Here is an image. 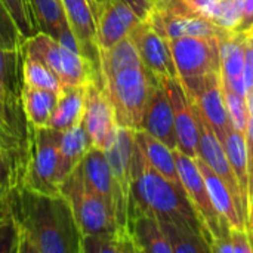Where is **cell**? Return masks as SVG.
Segmentation results:
<instances>
[{"mask_svg":"<svg viewBox=\"0 0 253 253\" xmlns=\"http://www.w3.org/2000/svg\"><path fill=\"white\" fill-rule=\"evenodd\" d=\"M82 125L89 135L92 147L102 150L119 126L113 104L107 96L101 80L87 84Z\"/></svg>","mask_w":253,"mask_h":253,"instance_id":"2e32d148","label":"cell"},{"mask_svg":"<svg viewBox=\"0 0 253 253\" xmlns=\"http://www.w3.org/2000/svg\"><path fill=\"white\" fill-rule=\"evenodd\" d=\"M0 132L1 133H6V135H10V136H15V138H19V139H24V141H27L28 139V136H24L22 133H19L18 130H15L10 125H7L1 117H0Z\"/></svg>","mask_w":253,"mask_h":253,"instance_id":"bcb514c9","label":"cell"},{"mask_svg":"<svg viewBox=\"0 0 253 253\" xmlns=\"http://www.w3.org/2000/svg\"><path fill=\"white\" fill-rule=\"evenodd\" d=\"M56 101H58V95L55 92L24 84L21 93V104L27 120V126L31 127L49 126Z\"/></svg>","mask_w":253,"mask_h":253,"instance_id":"4316f807","label":"cell"},{"mask_svg":"<svg viewBox=\"0 0 253 253\" xmlns=\"http://www.w3.org/2000/svg\"><path fill=\"white\" fill-rule=\"evenodd\" d=\"M181 83L196 110L208 120L218 139L224 144L231 125L224 101L221 71L200 77L182 79Z\"/></svg>","mask_w":253,"mask_h":253,"instance_id":"30bf717a","label":"cell"},{"mask_svg":"<svg viewBox=\"0 0 253 253\" xmlns=\"http://www.w3.org/2000/svg\"><path fill=\"white\" fill-rule=\"evenodd\" d=\"M125 1L135 10V13L141 19H145V16L148 15V12L151 10V7L157 0H125Z\"/></svg>","mask_w":253,"mask_h":253,"instance_id":"b9f144b4","label":"cell"},{"mask_svg":"<svg viewBox=\"0 0 253 253\" xmlns=\"http://www.w3.org/2000/svg\"><path fill=\"white\" fill-rule=\"evenodd\" d=\"M101 0H89V3L92 4V7H93V10H95V7L98 6V3H99Z\"/></svg>","mask_w":253,"mask_h":253,"instance_id":"c3c4849f","label":"cell"},{"mask_svg":"<svg viewBox=\"0 0 253 253\" xmlns=\"http://www.w3.org/2000/svg\"><path fill=\"white\" fill-rule=\"evenodd\" d=\"M243 1V19L237 33H245L253 28V0H242Z\"/></svg>","mask_w":253,"mask_h":253,"instance_id":"7bdbcfd3","label":"cell"},{"mask_svg":"<svg viewBox=\"0 0 253 253\" xmlns=\"http://www.w3.org/2000/svg\"><path fill=\"white\" fill-rule=\"evenodd\" d=\"M93 13L98 52L107 50L129 37L132 30L141 21L125 0H101Z\"/></svg>","mask_w":253,"mask_h":253,"instance_id":"7c38bea8","label":"cell"},{"mask_svg":"<svg viewBox=\"0 0 253 253\" xmlns=\"http://www.w3.org/2000/svg\"><path fill=\"white\" fill-rule=\"evenodd\" d=\"M27 141L24 139H19V138H15V136H10V135H6V133H1L0 132V147L1 148H10V150H25L27 148Z\"/></svg>","mask_w":253,"mask_h":253,"instance_id":"ee69618b","label":"cell"},{"mask_svg":"<svg viewBox=\"0 0 253 253\" xmlns=\"http://www.w3.org/2000/svg\"><path fill=\"white\" fill-rule=\"evenodd\" d=\"M18 253V230L7 199L0 203V253Z\"/></svg>","mask_w":253,"mask_h":253,"instance_id":"8d00e7d4","label":"cell"},{"mask_svg":"<svg viewBox=\"0 0 253 253\" xmlns=\"http://www.w3.org/2000/svg\"><path fill=\"white\" fill-rule=\"evenodd\" d=\"M92 147L89 135L83 125L73 126L62 132L59 144V168H58V184L61 187L62 181L80 165L89 148Z\"/></svg>","mask_w":253,"mask_h":253,"instance_id":"d4e9b609","label":"cell"},{"mask_svg":"<svg viewBox=\"0 0 253 253\" xmlns=\"http://www.w3.org/2000/svg\"><path fill=\"white\" fill-rule=\"evenodd\" d=\"M127 228L138 253H173L159 219L142 211L129 213Z\"/></svg>","mask_w":253,"mask_h":253,"instance_id":"7402d4cb","label":"cell"},{"mask_svg":"<svg viewBox=\"0 0 253 253\" xmlns=\"http://www.w3.org/2000/svg\"><path fill=\"white\" fill-rule=\"evenodd\" d=\"M101 82L110 98L119 126L141 129L144 111L154 83L159 80L142 64L133 62L111 70H99Z\"/></svg>","mask_w":253,"mask_h":253,"instance_id":"3957f363","label":"cell"},{"mask_svg":"<svg viewBox=\"0 0 253 253\" xmlns=\"http://www.w3.org/2000/svg\"><path fill=\"white\" fill-rule=\"evenodd\" d=\"M7 205L18 230V253H80L82 233L61 193L46 194L21 184Z\"/></svg>","mask_w":253,"mask_h":253,"instance_id":"6da1fadb","label":"cell"},{"mask_svg":"<svg viewBox=\"0 0 253 253\" xmlns=\"http://www.w3.org/2000/svg\"><path fill=\"white\" fill-rule=\"evenodd\" d=\"M67 24L73 31L80 53L99 67V52L96 46L95 13L89 0H61Z\"/></svg>","mask_w":253,"mask_h":253,"instance_id":"d6986e66","label":"cell"},{"mask_svg":"<svg viewBox=\"0 0 253 253\" xmlns=\"http://www.w3.org/2000/svg\"><path fill=\"white\" fill-rule=\"evenodd\" d=\"M37 31L55 37L64 46L80 53V46L70 30L61 0H28Z\"/></svg>","mask_w":253,"mask_h":253,"instance_id":"44dd1931","label":"cell"},{"mask_svg":"<svg viewBox=\"0 0 253 253\" xmlns=\"http://www.w3.org/2000/svg\"><path fill=\"white\" fill-rule=\"evenodd\" d=\"M243 36H245V40H246L248 46H249V47L253 50V28L248 30V31H245V33H243Z\"/></svg>","mask_w":253,"mask_h":253,"instance_id":"7dc6e473","label":"cell"},{"mask_svg":"<svg viewBox=\"0 0 253 253\" xmlns=\"http://www.w3.org/2000/svg\"><path fill=\"white\" fill-rule=\"evenodd\" d=\"M144 67L157 79H175L178 71L169 42L145 19H141L129 34Z\"/></svg>","mask_w":253,"mask_h":253,"instance_id":"4fadbf2b","label":"cell"},{"mask_svg":"<svg viewBox=\"0 0 253 253\" xmlns=\"http://www.w3.org/2000/svg\"><path fill=\"white\" fill-rule=\"evenodd\" d=\"M168 92L173 119H175V132L178 150L187 156L196 159L199 156V139L200 130L197 123V116L193 102L190 101L181 80L175 79H160Z\"/></svg>","mask_w":253,"mask_h":253,"instance_id":"5bb4252c","label":"cell"},{"mask_svg":"<svg viewBox=\"0 0 253 253\" xmlns=\"http://www.w3.org/2000/svg\"><path fill=\"white\" fill-rule=\"evenodd\" d=\"M169 46L181 80L221 71L219 39L188 36L169 40Z\"/></svg>","mask_w":253,"mask_h":253,"instance_id":"8fae6325","label":"cell"},{"mask_svg":"<svg viewBox=\"0 0 253 253\" xmlns=\"http://www.w3.org/2000/svg\"><path fill=\"white\" fill-rule=\"evenodd\" d=\"M25 37L18 30L9 10L0 0V46L9 50H21Z\"/></svg>","mask_w":253,"mask_h":253,"instance_id":"74e56055","label":"cell"},{"mask_svg":"<svg viewBox=\"0 0 253 253\" xmlns=\"http://www.w3.org/2000/svg\"><path fill=\"white\" fill-rule=\"evenodd\" d=\"M221 83H222V80H221ZM222 92H224L225 108H227V114H228L231 127L246 136L248 120H249L248 99L245 96H240L230 87H227L224 83H222Z\"/></svg>","mask_w":253,"mask_h":253,"instance_id":"836d02e7","label":"cell"},{"mask_svg":"<svg viewBox=\"0 0 253 253\" xmlns=\"http://www.w3.org/2000/svg\"><path fill=\"white\" fill-rule=\"evenodd\" d=\"M22 50L44 62L55 73L62 89L87 86L101 80L99 67L93 61L64 46L55 37L43 31H37L34 36L25 39Z\"/></svg>","mask_w":253,"mask_h":253,"instance_id":"277c9868","label":"cell"},{"mask_svg":"<svg viewBox=\"0 0 253 253\" xmlns=\"http://www.w3.org/2000/svg\"><path fill=\"white\" fill-rule=\"evenodd\" d=\"M132 211H142L154 215L160 222H169L191 230L203 237L209 248H212V239L199 219L184 188L172 184L156 172L144 159L136 142L132 163L129 213Z\"/></svg>","mask_w":253,"mask_h":253,"instance_id":"7a4b0ae2","label":"cell"},{"mask_svg":"<svg viewBox=\"0 0 253 253\" xmlns=\"http://www.w3.org/2000/svg\"><path fill=\"white\" fill-rule=\"evenodd\" d=\"M76 170L79 172L84 187L93 194L104 199L116 213V208H117L116 187L104 150L90 147L86 156L83 157V160L80 162V165L76 168Z\"/></svg>","mask_w":253,"mask_h":253,"instance_id":"ac0fdd59","label":"cell"},{"mask_svg":"<svg viewBox=\"0 0 253 253\" xmlns=\"http://www.w3.org/2000/svg\"><path fill=\"white\" fill-rule=\"evenodd\" d=\"M0 117L7 125H10L15 130H18L24 136H28V127L22 111V105L10 99L9 95L1 87H0Z\"/></svg>","mask_w":253,"mask_h":253,"instance_id":"f35d334b","label":"cell"},{"mask_svg":"<svg viewBox=\"0 0 253 253\" xmlns=\"http://www.w3.org/2000/svg\"><path fill=\"white\" fill-rule=\"evenodd\" d=\"M194 160L203 175V179L206 182V187H208V191H209V196L212 199L215 209L228 222V225L231 228H245L246 230V224L242 219V216L239 215L234 199H233L228 187L225 185V182L209 168V165L205 160H202L200 157H196Z\"/></svg>","mask_w":253,"mask_h":253,"instance_id":"cb8c5ba5","label":"cell"},{"mask_svg":"<svg viewBox=\"0 0 253 253\" xmlns=\"http://www.w3.org/2000/svg\"><path fill=\"white\" fill-rule=\"evenodd\" d=\"M27 127L28 142L22 185L46 194H59L58 168L62 132L50 126Z\"/></svg>","mask_w":253,"mask_h":253,"instance_id":"8992f818","label":"cell"},{"mask_svg":"<svg viewBox=\"0 0 253 253\" xmlns=\"http://www.w3.org/2000/svg\"><path fill=\"white\" fill-rule=\"evenodd\" d=\"M196 110V107H194ZM196 116H197V123H199V130H200V139H199V156L202 160H205L209 168L225 182V185L228 187L236 208L239 211V215L242 216V219L246 224V211L243 206V199H242V193L239 188V182L237 178L234 175V170L230 165V160L227 157V153L224 150L222 142L218 139V136L215 135L213 129L211 127V125L208 123V120L196 110Z\"/></svg>","mask_w":253,"mask_h":253,"instance_id":"9a60e30c","label":"cell"},{"mask_svg":"<svg viewBox=\"0 0 253 253\" xmlns=\"http://www.w3.org/2000/svg\"><path fill=\"white\" fill-rule=\"evenodd\" d=\"M160 222V221H159ZM162 230L172 246L173 253H206L211 252L209 245L205 242L203 237L196 234L191 230L181 228L178 225L169 222H160Z\"/></svg>","mask_w":253,"mask_h":253,"instance_id":"d6a6232c","label":"cell"},{"mask_svg":"<svg viewBox=\"0 0 253 253\" xmlns=\"http://www.w3.org/2000/svg\"><path fill=\"white\" fill-rule=\"evenodd\" d=\"M27 160L25 150H10L0 147V203L22 184Z\"/></svg>","mask_w":253,"mask_h":253,"instance_id":"4dcf8cb0","label":"cell"},{"mask_svg":"<svg viewBox=\"0 0 253 253\" xmlns=\"http://www.w3.org/2000/svg\"><path fill=\"white\" fill-rule=\"evenodd\" d=\"M6 9L9 10L10 16L13 18L18 30L21 34L28 39L37 33L36 22H34V15L30 6L28 0H1Z\"/></svg>","mask_w":253,"mask_h":253,"instance_id":"d590c367","label":"cell"},{"mask_svg":"<svg viewBox=\"0 0 253 253\" xmlns=\"http://www.w3.org/2000/svg\"><path fill=\"white\" fill-rule=\"evenodd\" d=\"M173 157L176 162V169L182 188L191 202L199 219L209 233L212 239L211 252L233 253V246L230 242V225L215 209L212 199L209 196L203 175L196 163V160L178 148H173Z\"/></svg>","mask_w":253,"mask_h":253,"instance_id":"5b68a950","label":"cell"},{"mask_svg":"<svg viewBox=\"0 0 253 253\" xmlns=\"http://www.w3.org/2000/svg\"><path fill=\"white\" fill-rule=\"evenodd\" d=\"M230 242L233 253H253V245L245 228H230Z\"/></svg>","mask_w":253,"mask_h":253,"instance_id":"60d3db41","label":"cell"},{"mask_svg":"<svg viewBox=\"0 0 253 253\" xmlns=\"http://www.w3.org/2000/svg\"><path fill=\"white\" fill-rule=\"evenodd\" d=\"M224 150L230 160V165L234 170V175L239 182V188L243 199V206L248 216L249 205V169H248V150H246V136L233 127L224 139ZM248 219V218H246Z\"/></svg>","mask_w":253,"mask_h":253,"instance_id":"83f0119b","label":"cell"},{"mask_svg":"<svg viewBox=\"0 0 253 253\" xmlns=\"http://www.w3.org/2000/svg\"><path fill=\"white\" fill-rule=\"evenodd\" d=\"M24 50H9L0 46V87L13 99L21 104V93L24 86L22 79Z\"/></svg>","mask_w":253,"mask_h":253,"instance_id":"f546056e","label":"cell"},{"mask_svg":"<svg viewBox=\"0 0 253 253\" xmlns=\"http://www.w3.org/2000/svg\"><path fill=\"white\" fill-rule=\"evenodd\" d=\"M80 253H138L129 228L110 233L84 234L80 242Z\"/></svg>","mask_w":253,"mask_h":253,"instance_id":"f1b7e54d","label":"cell"},{"mask_svg":"<svg viewBox=\"0 0 253 253\" xmlns=\"http://www.w3.org/2000/svg\"><path fill=\"white\" fill-rule=\"evenodd\" d=\"M219 59L222 83L240 96L246 98V42L243 33H228L227 36L219 39Z\"/></svg>","mask_w":253,"mask_h":253,"instance_id":"ffe728a7","label":"cell"},{"mask_svg":"<svg viewBox=\"0 0 253 253\" xmlns=\"http://www.w3.org/2000/svg\"><path fill=\"white\" fill-rule=\"evenodd\" d=\"M59 193L70 202L82 236L110 233L125 228L119 225L113 208L104 199L84 187L76 169L62 181Z\"/></svg>","mask_w":253,"mask_h":253,"instance_id":"52a82bcc","label":"cell"},{"mask_svg":"<svg viewBox=\"0 0 253 253\" xmlns=\"http://www.w3.org/2000/svg\"><path fill=\"white\" fill-rule=\"evenodd\" d=\"M246 231L253 245V181L249 187V205H248V219H246Z\"/></svg>","mask_w":253,"mask_h":253,"instance_id":"f6af8a7d","label":"cell"},{"mask_svg":"<svg viewBox=\"0 0 253 253\" xmlns=\"http://www.w3.org/2000/svg\"><path fill=\"white\" fill-rule=\"evenodd\" d=\"M135 142H136L139 151L142 153L144 159L147 160V163L156 172H159L162 176H165L172 184L182 187L172 148H169L166 144H163L162 141L151 136L148 132H145L142 129L135 130Z\"/></svg>","mask_w":253,"mask_h":253,"instance_id":"603a6c76","label":"cell"},{"mask_svg":"<svg viewBox=\"0 0 253 253\" xmlns=\"http://www.w3.org/2000/svg\"><path fill=\"white\" fill-rule=\"evenodd\" d=\"M22 79L24 84L39 89H47L55 92L56 95L61 93L62 86L55 73L39 58L31 56L28 53H24V62H22Z\"/></svg>","mask_w":253,"mask_h":253,"instance_id":"1f68e13d","label":"cell"},{"mask_svg":"<svg viewBox=\"0 0 253 253\" xmlns=\"http://www.w3.org/2000/svg\"><path fill=\"white\" fill-rule=\"evenodd\" d=\"M145 21L168 42L179 37L221 39L233 31H225L213 21L194 15L181 0H157Z\"/></svg>","mask_w":253,"mask_h":253,"instance_id":"ba28073f","label":"cell"},{"mask_svg":"<svg viewBox=\"0 0 253 253\" xmlns=\"http://www.w3.org/2000/svg\"><path fill=\"white\" fill-rule=\"evenodd\" d=\"M243 19L242 0H221L212 21L225 31L237 33Z\"/></svg>","mask_w":253,"mask_h":253,"instance_id":"e575fe53","label":"cell"},{"mask_svg":"<svg viewBox=\"0 0 253 253\" xmlns=\"http://www.w3.org/2000/svg\"><path fill=\"white\" fill-rule=\"evenodd\" d=\"M87 86H71L64 87L58 95V101L50 117L49 126L56 130H67L82 123L84 104H86Z\"/></svg>","mask_w":253,"mask_h":253,"instance_id":"484cf974","label":"cell"},{"mask_svg":"<svg viewBox=\"0 0 253 253\" xmlns=\"http://www.w3.org/2000/svg\"><path fill=\"white\" fill-rule=\"evenodd\" d=\"M141 129L148 132L151 136L157 138L169 148H176V132H175V119L172 105L165 89L163 82L159 79L150 93Z\"/></svg>","mask_w":253,"mask_h":253,"instance_id":"e0dca14e","label":"cell"},{"mask_svg":"<svg viewBox=\"0 0 253 253\" xmlns=\"http://www.w3.org/2000/svg\"><path fill=\"white\" fill-rule=\"evenodd\" d=\"M194 15L212 21L221 0H181Z\"/></svg>","mask_w":253,"mask_h":253,"instance_id":"ab89813d","label":"cell"},{"mask_svg":"<svg viewBox=\"0 0 253 253\" xmlns=\"http://www.w3.org/2000/svg\"><path fill=\"white\" fill-rule=\"evenodd\" d=\"M108 160L117 197L116 218L120 227L127 228L129 203L132 190V163L135 153V130L117 126L104 148Z\"/></svg>","mask_w":253,"mask_h":253,"instance_id":"9c48e42d","label":"cell"}]
</instances>
